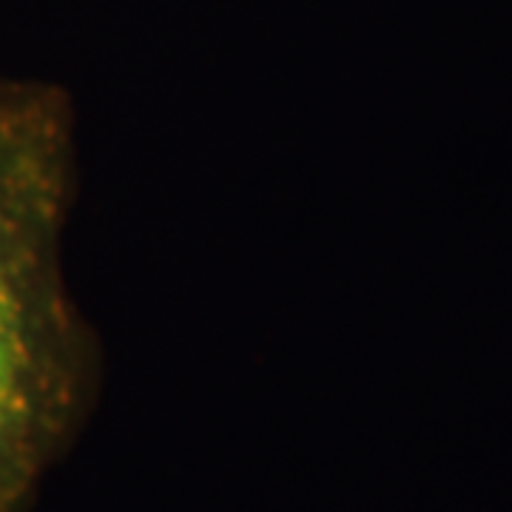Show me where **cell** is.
Instances as JSON below:
<instances>
[{"instance_id":"cell-1","label":"cell","mask_w":512,"mask_h":512,"mask_svg":"<svg viewBox=\"0 0 512 512\" xmlns=\"http://www.w3.org/2000/svg\"><path fill=\"white\" fill-rule=\"evenodd\" d=\"M77 177L72 97L0 77V512L26 507L100 382L63 254Z\"/></svg>"}]
</instances>
